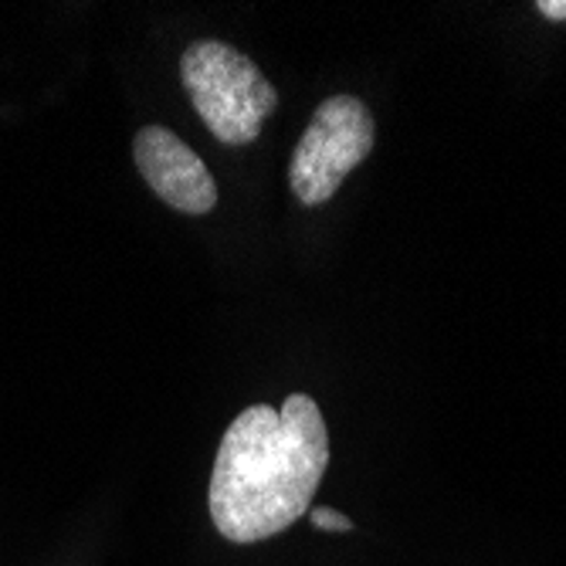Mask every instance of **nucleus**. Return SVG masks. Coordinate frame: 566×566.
<instances>
[{
  "label": "nucleus",
  "mask_w": 566,
  "mask_h": 566,
  "mask_svg": "<svg viewBox=\"0 0 566 566\" xmlns=\"http://www.w3.org/2000/svg\"><path fill=\"white\" fill-rule=\"evenodd\" d=\"M329 469V431L319 403L289 394L282 410L244 407L218 444L211 520L231 543H262L305 516Z\"/></svg>",
  "instance_id": "f257e3e1"
},
{
  "label": "nucleus",
  "mask_w": 566,
  "mask_h": 566,
  "mask_svg": "<svg viewBox=\"0 0 566 566\" xmlns=\"http://www.w3.org/2000/svg\"><path fill=\"white\" fill-rule=\"evenodd\" d=\"M180 82L197 116L224 146H248L262 136L279 106L275 85L248 55L224 41H193L180 59Z\"/></svg>",
  "instance_id": "f03ea898"
},
{
  "label": "nucleus",
  "mask_w": 566,
  "mask_h": 566,
  "mask_svg": "<svg viewBox=\"0 0 566 566\" xmlns=\"http://www.w3.org/2000/svg\"><path fill=\"white\" fill-rule=\"evenodd\" d=\"M374 143V116L356 95L343 92L319 102L289 164V187L295 200L305 208H323L343 180L370 157Z\"/></svg>",
  "instance_id": "7ed1b4c3"
},
{
  "label": "nucleus",
  "mask_w": 566,
  "mask_h": 566,
  "mask_svg": "<svg viewBox=\"0 0 566 566\" xmlns=\"http://www.w3.org/2000/svg\"><path fill=\"white\" fill-rule=\"evenodd\" d=\"M133 160L164 203L184 214H211L218 208V184L197 153L164 126H146L133 139Z\"/></svg>",
  "instance_id": "20e7f679"
},
{
  "label": "nucleus",
  "mask_w": 566,
  "mask_h": 566,
  "mask_svg": "<svg viewBox=\"0 0 566 566\" xmlns=\"http://www.w3.org/2000/svg\"><path fill=\"white\" fill-rule=\"evenodd\" d=\"M308 520H313L316 530H333V533H349L353 530L349 516H343V512H336V509H326V505L308 509Z\"/></svg>",
  "instance_id": "39448f33"
},
{
  "label": "nucleus",
  "mask_w": 566,
  "mask_h": 566,
  "mask_svg": "<svg viewBox=\"0 0 566 566\" xmlns=\"http://www.w3.org/2000/svg\"><path fill=\"white\" fill-rule=\"evenodd\" d=\"M536 11L546 18V21H566V0H539L536 4Z\"/></svg>",
  "instance_id": "423d86ee"
}]
</instances>
